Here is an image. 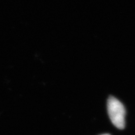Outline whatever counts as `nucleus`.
<instances>
[{
  "label": "nucleus",
  "mask_w": 135,
  "mask_h": 135,
  "mask_svg": "<svg viewBox=\"0 0 135 135\" xmlns=\"http://www.w3.org/2000/svg\"><path fill=\"white\" fill-rule=\"evenodd\" d=\"M108 112L112 123L117 128L123 129L125 127V108L120 101L110 96L108 99Z\"/></svg>",
  "instance_id": "obj_1"
},
{
  "label": "nucleus",
  "mask_w": 135,
  "mask_h": 135,
  "mask_svg": "<svg viewBox=\"0 0 135 135\" xmlns=\"http://www.w3.org/2000/svg\"><path fill=\"white\" fill-rule=\"evenodd\" d=\"M101 135H110L109 134H101Z\"/></svg>",
  "instance_id": "obj_2"
}]
</instances>
